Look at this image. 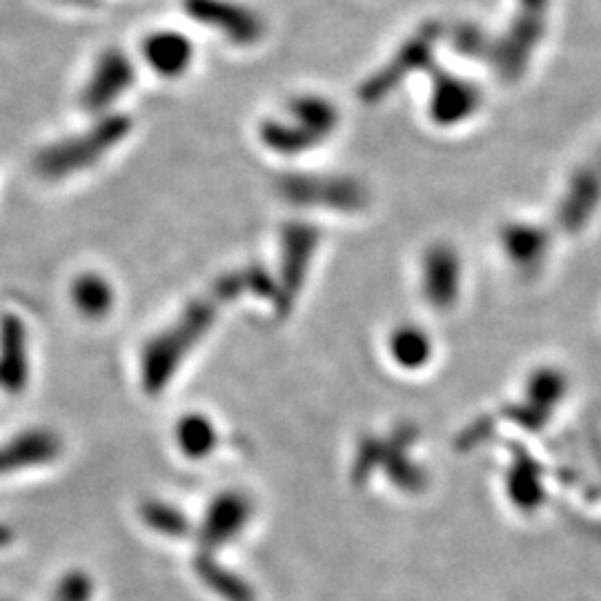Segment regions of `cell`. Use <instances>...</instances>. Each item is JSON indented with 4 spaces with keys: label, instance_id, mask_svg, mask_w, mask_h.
Instances as JSON below:
<instances>
[{
    "label": "cell",
    "instance_id": "6da1fadb",
    "mask_svg": "<svg viewBox=\"0 0 601 601\" xmlns=\"http://www.w3.org/2000/svg\"><path fill=\"white\" fill-rule=\"evenodd\" d=\"M248 288L245 274H228L212 285L210 292L194 299L167 328L145 343L141 352V386L147 394H159L170 386L183 359L192 352L216 321L223 303L239 297Z\"/></svg>",
    "mask_w": 601,
    "mask_h": 601
},
{
    "label": "cell",
    "instance_id": "7a4b0ae2",
    "mask_svg": "<svg viewBox=\"0 0 601 601\" xmlns=\"http://www.w3.org/2000/svg\"><path fill=\"white\" fill-rule=\"evenodd\" d=\"M132 118L125 114H103L81 134L67 136L43 147L36 154V172L49 181H61L105 159L132 132Z\"/></svg>",
    "mask_w": 601,
    "mask_h": 601
},
{
    "label": "cell",
    "instance_id": "3957f363",
    "mask_svg": "<svg viewBox=\"0 0 601 601\" xmlns=\"http://www.w3.org/2000/svg\"><path fill=\"white\" fill-rule=\"evenodd\" d=\"M443 34H446V29L439 23L421 25L415 34H410L399 45L397 52L390 56V61L359 87L361 101L379 103L394 87L406 81L410 74L432 70V65H435V49Z\"/></svg>",
    "mask_w": 601,
    "mask_h": 601
},
{
    "label": "cell",
    "instance_id": "277c9868",
    "mask_svg": "<svg viewBox=\"0 0 601 601\" xmlns=\"http://www.w3.org/2000/svg\"><path fill=\"white\" fill-rule=\"evenodd\" d=\"M183 12L236 47L261 43L268 32L263 16L239 0H183Z\"/></svg>",
    "mask_w": 601,
    "mask_h": 601
},
{
    "label": "cell",
    "instance_id": "5b68a950",
    "mask_svg": "<svg viewBox=\"0 0 601 601\" xmlns=\"http://www.w3.org/2000/svg\"><path fill=\"white\" fill-rule=\"evenodd\" d=\"M548 29V16L517 12L510 18L508 27L495 36L488 65L504 81H517L526 74L532 56L544 41Z\"/></svg>",
    "mask_w": 601,
    "mask_h": 601
},
{
    "label": "cell",
    "instance_id": "8992f818",
    "mask_svg": "<svg viewBox=\"0 0 601 601\" xmlns=\"http://www.w3.org/2000/svg\"><path fill=\"white\" fill-rule=\"evenodd\" d=\"M136 81V67L132 58L123 49L110 47L96 58L92 72L81 90V105L90 114L103 116L107 110L121 98L125 92L132 90Z\"/></svg>",
    "mask_w": 601,
    "mask_h": 601
},
{
    "label": "cell",
    "instance_id": "52a82bcc",
    "mask_svg": "<svg viewBox=\"0 0 601 601\" xmlns=\"http://www.w3.org/2000/svg\"><path fill=\"white\" fill-rule=\"evenodd\" d=\"M428 114L437 125L452 127L470 121L484 103L481 87L470 78L432 65Z\"/></svg>",
    "mask_w": 601,
    "mask_h": 601
},
{
    "label": "cell",
    "instance_id": "ba28073f",
    "mask_svg": "<svg viewBox=\"0 0 601 601\" xmlns=\"http://www.w3.org/2000/svg\"><path fill=\"white\" fill-rule=\"evenodd\" d=\"M252 517V504L243 492L228 490L212 499L201 524V541L205 548L223 546L225 541L239 535Z\"/></svg>",
    "mask_w": 601,
    "mask_h": 601
},
{
    "label": "cell",
    "instance_id": "9c48e42d",
    "mask_svg": "<svg viewBox=\"0 0 601 601\" xmlns=\"http://www.w3.org/2000/svg\"><path fill=\"white\" fill-rule=\"evenodd\" d=\"M145 65L163 78H179L194 63V43L176 29H161L150 34L141 45Z\"/></svg>",
    "mask_w": 601,
    "mask_h": 601
},
{
    "label": "cell",
    "instance_id": "30bf717a",
    "mask_svg": "<svg viewBox=\"0 0 601 601\" xmlns=\"http://www.w3.org/2000/svg\"><path fill=\"white\" fill-rule=\"evenodd\" d=\"M61 450V437L54 435L52 430L34 428L21 432V435L12 437L7 443H0V475L43 466V463L54 461L61 455Z\"/></svg>",
    "mask_w": 601,
    "mask_h": 601
},
{
    "label": "cell",
    "instance_id": "8fae6325",
    "mask_svg": "<svg viewBox=\"0 0 601 601\" xmlns=\"http://www.w3.org/2000/svg\"><path fill=\"white\" fill-rule=\"evenodd\" d=\"M27 381L25 325L14 314L0 319V388L21 392Z\"/></svg>",
    "mask_w": 601,
    "mask_h": 601
},
{
    "label": "cell",
    "instance_id": "7c38bea8",
    "mask_svg": "<svg viewBox=\"0 0 601 601\" xmlns=\"http://www.w3.org/2000/svg\"><path fill=\"white\" fill-rule=\"evenodd\" d=\"M285 116L325 141L339 127V110L330 98L321 94H297L285 105Z\"/></svg>",
    "mask_w": 601,
    "mask_h": 601
},
{
    "label": "cell",
    "instance_id": "4fadbf2b",
    "mask_svg": "<svg viewBox=\"0 0 601 601\" xmlns=\"http://www.w3.org/2000/svg\"><path fill=\"white\" fill-rule=\"evenodd\" d=\"M259 136L261 143L268 147V150L283 156H297L323 143L310 130H305L303 125L292 121V118L285 114L263 121L259 127Z\"/></svg>",
    "mask_w": 601,
    "mask_h": 601
},
{
    "label": "cell",
    "instance_id": "5bb4252c",
    "mask_svg": "<svg viewBox=\"0 0 601 601\" xmlns=\"http://www.w3.org/2000/svg\"><path fill=\"white\" fill-rule=\"evenodd\" d=\"M72 303L78 314L90 321H98L110 314L114 308V290L112 285L96 272H83L74 279L72 288Z\"/></svg>",
    "mask_w": 601,
    "mask_h": 601
},
{
    "label": "cell",
    "instance_id": "9a60e30c",
    "mask_svg": "<svg viewBox=\"0 0 601 601\" xmlns=\"http://www.w3.org/2000/svg\"><path fill=\"white\" fill-rule=\"evenodd\" d=\"M174 439L187 459H205L219 443L214 423L199 412H190L179 419L174 428Z\"/></svg>",
    "mask_w": 601,
    "mask_h": 601
},
{
    "label": "cell",
    "instance_id": "2e32d148",
    "mask_svg": "<svg viewBox=\"0 0 601 601\" xmlns=\"http://www.w3.org/2000/svg\"><path fill=\"white\" fill-rule=\"evenodd\" d=\"M450 47L463 58H472V61H490L492 45H495V36L488 34L484 27L477 23H457L448 29Z\"/></svg>",
    "mask_w": 601,
    "mask_h": 601
},
{
    "label": "cell",
    "instance_id": "e0dca14e",
    "mask_svg": "<svg viewBox=\"0 0 601 601\" xmlns=\"http://www.w3.org/2000/svg\"><path fill=\"white\" fill-rule=\"evenodd\" d=\"M139 512H141V519L145 521V526L161 532V535L181 537L190 532V521H187L185 512H181L172 504H165V501L159 499L143 501Z\"/></svg>",
    "mask_w": 601,
    "mask_h": 601
},
{
    "label": "cell",
    "instance_id": "ac0fdd59",
    "mask_svg": "<svg viewBox=\"0 0 601 601\" xmlns=\"http://www.w3.org/2000/svg\"><path fill=\"white\" fill-rule=\"evenodd\" d=\"M196 570L199 575L205 579V584L214 588L216 593L225 595V599L230 601H252V593L248 584H243L239 577H234L228 570H223L221 566L212 564L210 559H199L196 561Z\"/></svg>",
    "mask_w": 601,
    "mask_h": 601
},
{
    "label": "cell",
    "instance_id": "d6986e66",
    "mask_svg": "<svg viewBox=\"0 0 601 601\" xmlns=\"http://www.w3.org/2000/svg\"><path fill=\"white\" fill-rule=\"evenodd\" d=\"M92 584L83 573H72L63 577L56 590V601H87L90 599Z\"/></svg>",
    "mask_w": 601,
    "mask_h": 601
},
{
    "label": "cell",
    "instance_id": "ffe728a7",
    "mask_svg": "<svg viewBox=\"0 0 601 601\" xmlns=\"http://www.w3.org/2000/svg\"><path fill=\"white\" fill-rule=\"evenodd\" d=\"M548 9H550V0H517V12L548 16Z\"/></svg>",
    "mask_w": 601,
    "mask_h": 601
},
{
    "label": "cell",
    "instance_id": "44dd1931",
    "mask_svg": "<svg viewBox=\"0 0 601 601\" xmlns=\"http://www.w3.org/2000/svg\"><path fill=\"white\" fill-rule=\"evenodd\" d=\"M9 539H12V530L5 528V526H0V548L7 546Z\"/></svg>",
    "mask_w": 601,
    "mask_h": 601
},
{
    "label": "cell",
    "instance_id": "7402d4cb",
    "mask_svg": "<svg viewBox=\"0 0 601 601\" xmlns=\"http://www.w3.org/2000/svg\"><path fill=\"white\" fill-rule=\"evenodd\" d=\"M76 3H87V0H76Z\"/></svg>",
    "mask_w": 601,
    "mask_h": 601
}]
</instances>
